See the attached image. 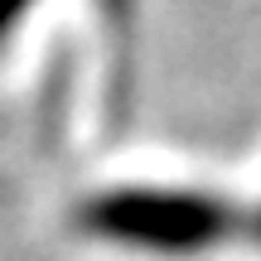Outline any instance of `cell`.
<instances>
[{
	"label": "cell",
	"mask_w": 261,
	"mask_h": 261,
	"mask_svg": "<svg viewBox=\"0 0 261 261\" xmlns=\"http://www.w3.org/2000/svg\"><path fill=\"white\" fill-rule=\"evenodd\" d=\"M242 242L261 252V198L256 203H242Z\"/></svg>",
	"instance_id": "cell-2"
},
{
	"label": "cell",
	"mask_w": 261,
	"mask_h": 261,
	"mask_svg": "<svg viewBox=\"0 0 261 261\" xmlns=\"http://www.w3.org/2000/svg\"><path fill=\"white\" fill-rule=\"evenodd\" d=\"M92 247L136 261H208L242 242V198L198 179H121L73 208Z\"/></svg>",
	"instance_id": "cell-1"
}]
</instances>
